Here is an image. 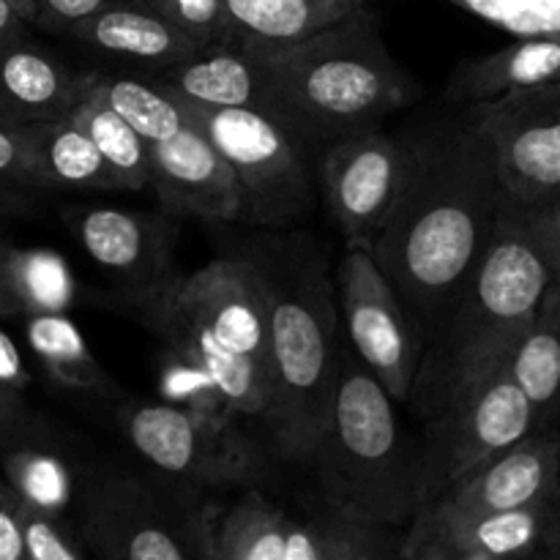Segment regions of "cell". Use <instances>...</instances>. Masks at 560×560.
<instances>
[{
	"label": "cell",
	"mask_w": 560,
	"mask_h": 560,
	"mask_svg": "<svg viewBox=\"0 0 560 560\" xmlns=\"http://www.w3.org/2000/svg\"><path fill=\"white\" fill-rule=\"evenodd\" d=\"M148 77L197 107H241L268 115L262 71L241 44H208L191 58Z\"/></svg>",
	"instance_id": "21"
},
{
	"label": "cell",
	"mask_w": 560,
	"mask_h": 560,
	"mask_svg": "<svg viewBox=\"0 0 560 560\" xmlns=\"http://www.w3.org/2000/svg\"><path fill=\"white\" fill-rule=\"evenodd\" d=\"M541 306H545V310L560 312V279H556V282L550 284V290H547V295H545V301H541Z\"/></svg>",
	"instance_id": "42"
},
{
	"label": "cell",
	"mask_w": 560,
	"mask_h": 560,
	"mask_svg": "<svg viewBox=\"0 0 560 560\" xmlns=\"http://www.w3.org/2000/svg\"><path fill=\"white\" fill-rule=\"evenodd\" d=\"M405 530L366 523L328 506L306 517L246 490L222 517L213 534V560H386L402 558Z\"/></svg>",
	"instance_id": "7"
},
{
	"label": "cell",
	"mask_w": 560,
	"mask_h": 560,
	"mask_svg": "<svg viewBox=\"0 0 560 560\" xmlns=\"http://www.w3.org/2000/svg\"><path fill=\"white\" fill-rule=\"evenodd\" d=\"M164 348L206 366L241 419L262 421L271 392V310L257 257H217L142 306Z\"/></svg>",
	"instance_id": "4"
},
{
	"label": "cell",
	"mask_w": 560,
	"mask_h": 560,
	"mask_svg": "<svg viewBox=\"0 0 560 560\" xmlns=\"http://www.w3.org/2000/svg\"><path fill=\"white\" fill-rule=\"evenodd\" d=\"M0 178L16 186H27V189H38L25 126L3 118V115H0Z\"/></svg>",
	"instance_id": "36"
},
{
	"label": "cell",
	"mask_w": 560,
	"mask_h": 560,
	"mask_svg": "<svg viewBox=\"0 0 560 560\" xmlns=\"http://www.w3.org/2000/svg\"><path fill=\"white\" fill-rule=\"evenodd\" d=\"M25 320V337L33 355L60 388L82 397H107L113 392V381L98 366L85 337L66 312L33 315Z\"/></svg>",
	"instance_id": "27"
},
{
	"label": "cell",
	"mask_w": 560,
	"mask_h": 560,
	"mask_svg": "<svg viewBox=\"0 0 560 560\" xmlns=\"http://www.w3.org/2000/svg\"><path fill=\"white\" fill-rule=\"evenodd\" d=\"M109 0H36V25L49 33H71Z\"/></svg>",
	"instance_id": "37"
},
{
	"label": "cell",
	"mask_w": 560,
	"mask_h": 560,
	"mask_svg": "<svg viewBox=\"0 0 560 560\" xmlns=\"http://www.w3.org/2000/svg\"><path fill=\"white\" fill-rule=\"evenodd\" d=\"M211 509L184 514L145 479L107 474L91 481L80 536L88 552L109 560H213Z\"/></svg>",
	"instance_id": "8"
},
{
	"label": "cell",
	"mask_w": 560,
	"mask_h": 560,
	"mask_svg": "<svg viewBox=\"0 0 560 560\" xmlns=\"http://www.w3.org/2000/svg\"><path fill=\"white\" fill-rule=\"evenodd\" d=\"M545 558L560 560V501L556 506V514H552V523H550V534H547V550Z\"/></svg>",
	"instance_id": "40"
},
{
	"label": "cell",
	"mask_w": 560,
	"mask_h": 560,
	"mask_svg": "<svg viewBox=\"0 0 560 560\" xmlns=\"http://www.w3.org/2000/svg\"><path fill=\"white\" fill-rule=\"evenodd\" d=\"M364 3H366V0H364Z\"/></svg>",
	"instance_id": "45"
},
{
	"label": "cell",
	"mask_w": 560,
	"mask_h": 560,
	"mask_svg": "<svg viewBox=\"0 0 560 560\" xmlns=\"http://www.w3.org/2000/svg\"><path fill=\"white\" fill-rule=\"evenodd\" d=\"M0 435L9 441L0 446L5 481L33 506L66 517L74 495V479L63 452L42 438H33L27 430V416L14 424L0 427Z\"/></svg>",
	"instance_id": "26"
},
{
	"label": "cell",
	"mask_w": 560,
	"mask_h": 560,
	"mask_svg": "<svg viewBox=\"0 0 560 560\" xmlns=\"http://www.w3.org/2000/svg\"><path fill=\"white\" fill-rule=\"evenodd\" d=\"M509 372L530 399L539 430L560 421V312L541 306L536 323L509 361Z\"/></svg>",
	"instance_id": "29"
},
{
	"label": "cell",
	"mask_w": 560,
	"mask_h": 560,
	"mask_svg": "<svg viewBox=\"0 0 560 560\" xmlns=\"http://www.w3.org/2000/svg\"><path fill=\"white\" fill-rule=\"evenodd\" d=\"M27 386H31V375L22 364L20 350L14 339L0 328V427L25 419L27 410L22 397Z\"/></svg>",
	"instance_id": "35"
},
{
	"label": "cell",
	"mask_w": 560,
	"mask_h": 560,
	"mask_svg": "<svg viewBox=\"0 0 560 560\" xmlns=\"http://www.w3.org/2000/svg\"><path fill=\"white\" fill-rule=\"evenodd\" d=\"M235 44H290L353 14L364 0H222Z\"/></svg>",
	"instance_id": "25"
},
{
	"label": "cell",
	"mask_w": 560,
	"mask_h": 560,
	"mask_svg": "<svg viewBox=\"0 0 560 560\" xmlns=\"http://www.w3.org/2000/svg\"><path fill=\"white\" fill-rule=\"evenodd\" d=\"M74 301L77 282L58 252L0 244V320L66 312Z\"/></svg>",
	"instance_id": "24"
},
{
	"label": "cell",
	"mask_w": 560,
	"mask_h": 560,
	"mask_svg": "<svg viewBox=\"0 0 560 560\" xmlns=\"http://www.w3.org/2000/svg\"><path fill=\"white\" fill-rule=\"evenodd\" d=\"M0 244H3V238H0Z\"/></svg>",
	"instance_id": "44"
},
{
	"label": "cell",
	"mask_w": 560,
	"mask_h": 560,
	"mask_svg": "<svg viewBox=\"0 0 560 560\" xmlns=\"http://www.w3.org/2000/svg\"><path fill=\"white\" fill-rule=\"evenodd\" d=\"M506 206L512 208L528 238L534 241L552 277L560 279V189L530 206H514L509 200Z\"/></svg>",
	"instance_id": "34"
},
{
	"label": "cell",
	"mask_w": 560,
	"mask_h": 560,
	"mask_svg": "<svg viewBox=\"0 0 560 560\" xmlns=\"http://www.w3.org/2000/svg\"><path fill=\"white\" fill-rule=\"evenodd\" d=\"M465 113L490 142L503 200L530 206L560 189V80L468 104Z\"/></svg>",
	"instance_id": "14"
},
{
	"label": "cell",
	"mask_w": 560,
	"mask_h": 560,
	"mask_svg": "<svg viewBox=\"0 0 560 560\" xmlns=\"http://www.w3.org/2000/svg\"><path fill=\"white\" fill-rule=\"evenodd\" d=\"M514 38L560 36V0H448Z\"/></svg>",
	"instance_id": "31"
},
{
	"label": "cell",
	"mask_w": 560,
	"mask_h": 560,
	"mask_svg": "<svg viewBox=\"0 0 560 560\" xmlns=\"http://www.w3.org/2000/svg\"><path fill=\"white\" fill-rule=\"evenodd\" d=\"M118 421L131 446L156 470L197 487L249 485L262 452L238 421H219L170 402H129Z\"/></svg>",
	"instance_id": "10"
},
{
	"label": "cell",
	"mask_w": 560,
	"mask_h": 560,
	"mask_svg": "<svg viewBox=\"0 0 560 560\" xmlns=\"http://www.w3.org/2000/svg\"><path fill=\"white\" fill-rule=\"evenodd\" d=\"M222 151L244 191V222L282 228L312 206L310 167L288 126L260 109H213L186 102Z\"/></svg>",
	"instance_id": "9"
},
{
	"label": "cell",
	"mask_w": 560,
	"mask_h": 560,
	"mask_svg": "<svg viewBox=\"0 0 560 560\" xmlns=\"http://www.w3.org/2000/svg\"><path fill=\"white\" fill-rule=\"evenodd\" d=\"M241 47L260 66L268 115L301 145L381 129L413 98V82L383 44L366 3L299 42Z\"/></svg>",
	"instance_id": "3"
},
{
	"label": "cell",
	"mask_w": 560,
	"mask_h": 560,
	"mask_svg": "<svg viewBox=\"0 0 560 560\" xmlns=\"http://www.w3.org/2000/svg\"><path fill=\"white\" fill-rule=\"evenodd\" d=\"M69 118L91 137L98 145V151L104 153L109 164H113L115 175L120 180V189L124 191H142L151 186L153 178V159H151V145L145 142V137L102 96V93L88 85L85 96L80 98L74 109L69 113Z\"/></svg>",
	"instance_id": "28"
},
{
	"label": "cell",
	"mask_w": 560,
	"mask_h": 560,
	"mask_svg": "<svg viewBox=\"0 0 560 560\" xmlns=\"http://www.w3.org/2000/svg\"><path fill=\"white\" fill-rule=\"evenodd\" d=\"M22 126L31 145L38 189L124 191L113 164L69 115Z\"/></svg>",
	"instance_id": "23"
},
{
	"label": "cell",
	"mask_w": 560,
	"mask_h": 560,
	"mask_svg": "<svg viewBox=\"0 0 560 560\" xmlns=\"http://www.w3.org/2000/svg\"><path fill=\"white\" fill-rule=\"evenodd\" d=\"M22 36H27V22L16 14L9 0H0V44Z\"/></svg>",
	"instance_id": "39"
},
{
	"label": "cell",
	"mask_w": 560,
	"mask_h": 560,
	"mask_svg": "<svg viewBox=\"0 0 560 560\" xmlns=\"http://www.w3.org/2000/svg\"><path fill=\"white\" fill-rule=\"evenodd\" d=\"M260 266L271 310V392L262 424L279 457L312 463L337 394V299L320 252L295 246Z\"/></svg>",
	"instance_id": "5"
},
{
	"label": "cell",
	"mask_w": 560,
	"mask_h": 560,
	"mask_svg": "<svg viewBox=\"0 0 560 560\" xmlns=\"http://www.w3.org/2000/svg\"><path fill=\"white\" fill-rule=\"evenodd\" d=\"M20 528L27 560H82L91 556L82 536L66 525L63 514L33 506L25 498L20 501Z\"/></svg>",
	"instance_id": "32"
},
{
	"label": "cell",
	"mask_w": 560,
	"mask_h": 560,
	"mask_svg": "<svg viewBox=\"0 0 560 560\" xmlns=\"http://www.w3.org/2000/svg\"><path fill=\"white\" fill-rule=\"evenodd\" d=\"M536 430L534 405L503 366L463 402L424 424L419 509Z\"/></svg>",
	"instance_id": "11"
},
{
	"label": "cell",
	"mask_w": 560,
	"mask_h": 560,
	"mask_svg": "<svg viewBox=\"0 0 560 560\" xmlns=\"http://www.w3.org/2000/svg\"><path fill=\"white\" fill-rule=\"evenodd\" d=\"M151 189L164 213L206 222H244L238 178L195 115L189 113L178 131L151 142Z\"/></svg>",
	"instance_id": "17"
},
{
	"label": "cell",
	"mask_w": 560,
	"mask_h": 560,
	"mask_svg": "<svg viewBox=\"0 0 560 560\" xmlns=\"http://www.w3.org/2000/svg\"><path fill=\"white\" fill-rule=\"evenodd\" d=\"M5 186H9V180L0 178V206H3V202H11V195H9V189H5Z\"/></svg>",
	"instance_id": "43"
},
{
	"label": "cell",
	"mask_w": 560,
	"mask_h": 560,
	"mask_svg": "<svg viewBox=\"0 0 560 560\" xmlns=\"http://www.w3.org/2000/svg\"><path fill=\"white\" fill-rule=\"evenodd\" d=\"M206 44H235L222 0H145Z\"/></svg>",
	"instance_id": "33"
},
{
	"label": "cell",
	"mask_w": 560,
	"mask_h": 560,
	"mask_svg": "<svg viewBox=\"0 0 560 560\" xmlns=\"http://www.w3.org/2000/svg\"><path fill=\"white\" fill-rule=\"evenodd\" d=\"M560 495L485 514L421 545L410 560H523L545 558Z\"/></svg>",
	"instance_id": "20"
},
{
	"label": "cell",
	"mask_w": 560,
	"mask_h": 560,
	"mask_svg": "<svg viewBox=\"0 0 560 560\" xmlns=\"http://www.w3.org/2000/svg\"><path fill=\"white\" fill-rule=\"evenodd\" d=\"M394 402L350 342L342 345L331 416L312 463L328 506L408 530L419 512L421 443L405 435Z\"/></svg>",
	"instance_id": "6"
},
{
	"label": "cell",
	"mask_w": 560,
	"mask_h": 560,
	"mask_svg": "<svg viewBox=\"0 0 560 560\" xmlns=\"http://www.w3.org/2000/svg\"><path fill=\"white\" fill-rule=\"evenodd\" d=\"M159 392H162L164 402L178 405V408L191 410V413L219 421L241 419L217 377L206 366L195 364V361L170 348H164L162 370H159Z\"/></svg>",
	"instance_id": "30"
},
{
	"label": "cell",
	"mask_w": 560,
	"mask_h": 560,
	"mask_svg": "<svg viewBox=\"0 0 560 560\" xmlns=\"http://www.w3.org/2000/svg\"><path fill=\"white\" fill-rule=\"evenodd\" d=\"M556 80H560V36H528L459 66L443 98L468 107Z\"/></svg>",
	"instance_id": "22"
},
{
	"label": "cell",
	"mask_w": 560,
	"mask_h": 560,
	"mask_svg": "<svg viewBox=\"0 0 560 560\" xmlns=\"http://www.w3.org/2000/svg\"><path fill=\"white\" fill-rule=\"evenodd\" d=\"M20 492L0 479V560H27L20 528Z\"/></svg>",
	"instance_id": "38"
},
{
	"label": "cell",
	"mask_w": 560,
	"mask_h": 560,
	"mask_svg": "<svg viewBox=\"0 0 560 560\" xmlns=\"http://www.w3.org/2000/svg\"><path fill=\"white\" fill-rule=\"evenodd\" d=\"M556 495H560V432L536 430L427 501L405 530L402 560L470 520Z\"/></svg>",
	"instance_id": "12"
},
{
	"label": "cell",
	"mask_w": 560,
	"mask_h": 560,
	"mask_svg": "<svg viewBox=\"0 0 560 560\" xmlns=\"http://www.w3.org/2000/svg\"><path fill=\"white\" fill-rule=\"evenodd\" d=\"M69 224L88 257L140 306L175 279V228L164 217L124 208H80L69 213Z\"/></svg>",
	"instance_id": "16"
},
{
	"label": "cell",
	"mask_w": 560,
	"mask_h": 560,
	"mask_svg": "<svg viewBox=\"0 0 560 560\" xmlns=\"http://www.w3.org/2000/svg\"><path fill=\"white\" fill-rule=\"evenodd\" d=\"M93 71H71L31 33L0 44V115L14 124L63 118L80 104Z\"/></svg>",
	"instance_id": "19"
},
{
	"label": "cell",
	"mask_w": 560,
	"mask_h": 560,
	"mask_svg": "<svg viewBox=\"0 0 560 560\" xmlns=\"http://www.w3.org/2000/svg\"><path fill=\"white\" fill-rule=\"evenodd\" d=\"M413 164L410 135L381 129L328 142L320 164L323 197L345 244H366L383 228Z\"/></svg>",
	"instance_id": "15"
},
{
	"label": "cell",
	"mask_w": 560,
	"mask_h": 560,
	"mask_svg": "<svg viewBox=\"0 0 560 560\" xmlns=\"http://www.w3.org/2000/svg\"><path fill=\"white\" fill-rule=\"evenodd\" d=\"M552 282L556 277L503 200L485 257L427 334L408 408L427 424L509 366Z\"/></svg>",
	"instance_id": "2"
},
{
	"label": "cell",
	"mask_w": 560,
	"mask_h": 560,
	"mask_svg": "<svg viewBox=\"0 0 560 560\" xmlns=\"http://www.w3.org/2000/svg\"><path fill=\"white\" fill-rule=\"evenodd\" d=\"M9 3L14 5V11L27 22V25H36V0H9Z\"/></svg>",
	"instance_id": "41"
},
{
	"label": "cell",
	"mask_w": 560,
	"mask_h": 560,
	"mask_svg": "<svg viewBox=\"0 0 560 560\" xmlns=\"http://www.w3.org/2000/svg\"><path fill=\"white\" fill-rule=\"evenodd\" d=\"M337 301L350 348L399 405H408L427 337L366 244H345Z\"/></svg>",
	"instance_id": "13"
},
{
	"label": "cell",
	"mask_w": 560,
	"mask_h": 560,
	"mask_svg": "<svg viewBox=\"0 0 560 560\" xmlns=\"http://www.w3.org/2000/svg\"><path fill=\"white\" fill-rule=\"evenodd\" d=\"M410 145L405 189L370 249L427 337L485 257L503 189L490 142L465 107L421 126Z\"/></svg>",
	"instance_id": "1"
},
{
	"label": "cell",
	"mask_w": 560,
	"mask_h": 560,
	"mask_svg": "<svg viewBox=\"0 0 560 560\" xmlns=\"http://www.w3.org/2000/svg\"><path fill=\"white\" fill-rule=\"evenodd\" d=\"M69 36L93 52L124 60L148 74L170 69L208 47L145 0H109L96 14L71 27Z\"/></svg>",
	"instance_id": "18"
}]
</instances>
